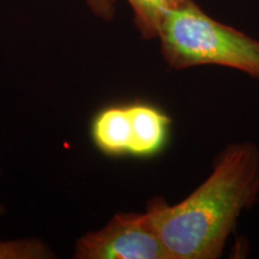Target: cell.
<instances>
[{
    "instance_id": "7a4b0ae2",
    "label": "cell",
    "mask_w": 259,
    "mask_h": 259,
    "mask_svg": "<svg viewBox=\"0 0 259 259\" xmlns=\"http://www.w3.org/2000/svg\"><path fill=\"white\" fill-rule=\"evenodd\" d=\"M157 38L170 69L218 65L259 78V40L210 17L193 0L164 17Z\"/></svg>"
},
{
    "instance_id": "8992f818",
    "label": "cell",
    "mask_w": 259,
    "mask_h": 259,
    "mask_svg": "<svg viewBox=\"0 0 259 259\" xmlns=\"http://www.w3.org/2000/svg\"><path fill=\"white\" fill-rule=\"evenodd\" d=\"M134 14L136 28L145 40L157 38L166 16L186 0H126Z\"/></svg>"
},
{
    "instance_id": "277c9868",
    "label": "cell",
    "mask_w": 259,
    "mask_h": 259,
    "mask_svg": "<svg viewBox=\"0 0 259 259\" xmlns=\"http://www.w3.org/2000/svg\"><path fill=\"white\" fill-rule=\"evenodd\" d=\"M132 128V156L149 158L164 148L170 130V118L157 107L144 102L128 105Z\"/></svg>"
},
{
    "instance_id": "ba28073f",
    "label": "cell",
    "mask_w": 259,
    "mask_h": 259,
    "mask_svg": "<svg viewBox=\"0 0 259 259\" xmlns=\"http://www.w3.org/2000/svg\"><path fill=\"white\" fill-rule=\"evenodd\" d=\"M93 15L103 19L106 22H111L115 16L116 0H85Z\"/></svg>"
},
{
    "instance_id": "9c48e42d",
    "label": "cell",
    "mask_w": 259,
    "mask_h": 259,
    "mask_svg": "<svg viewBox=\"0 0 259 259\" xmlns=\"http://www.w3.org/2000/svg\"><path fill=\"white\" fill-rule=\"evenodd\" d=\"M5 212H6V209H5L4 204H3L2 202H0V219H2L3 216L5 215Z\"/></svg>"
},
{
    "instance_id": "5b68a950",
    "label": "cell",
    "mask_w": 259,
    "mask_h": 259,
    "mask_svg": "<svg viewBox=\"0 0 259 259\" xmlns=\"http://www.w3.org/2000/svg\"><path fill=\"white\" fill-rule=\"evenodd\" d=\"M92 139L95 147L107 156L131 154L132 128L127 106L103 108L92 121Z\"/></svg>"
},
{
    "instance_id": "3957f363",
    "label": "cell",
    "mask_w": 259,
    "mask_h": 259,
    "mask_svg": "<svg viewBox=\"0 0 259 259\" xmlns=\"http://www.w3.org/2000/svg\"><path fill=\"white\" fill-rule=\"evenodd\" d=\"M74 259H170L148 212H119L80 236Z\"/></svg>"
},
{
    "instance_id": "6da1fadb",
    "label": "cell",
    "mask_w": 259,
    "mask_h": 259,
    "mask_svg": "<svg viewBox=\"0 0 259 259\" xmlns=\"http://www.w3.org/2000/svg\"><path fill=\"white\" fill-rule=\"evenodd\" d=\"M258 194L259 150L251 143L233 144L189 197L173 205L154 198L145 211L170 259H215Z\"/></svg>"
},
{
    "instance_id": "52a82bcc",
    "label": "cell",
    "mask_w": 259,
    "mask_h": 259,
    "mask_svg": "<svg viewBox=\"0 0 259 259\" xmlns=\"http://www.w3.org/2000/svg\"><path fill=\"white\" fill-rule=\"evenodd\" d=\"M56 257L47 244L36 238L0 240V259H51Z\"/></svg>"
}]
</instances>
